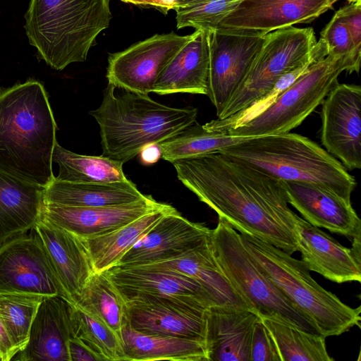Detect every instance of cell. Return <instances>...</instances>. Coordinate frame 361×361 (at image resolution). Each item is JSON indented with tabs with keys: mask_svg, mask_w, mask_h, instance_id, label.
Instances as JSON below:
<instances>
[{
	"mask_svg": "<svg viewBox=\"0 0 361 361\" xmlns=\"http://www.w3.org/2000/svg\"><path fill=\"white\" fill-rule=\"evenodd\" d=\"M178 180L234 229L292 255L298 215L282 180L221 152L172 162Z\"/></svg>",
	"mask_w": 361,
	"mask_h": 361,
	"instance_id": "6da1fadb",
	"label": "cell"
},
{
	"mask_svg": "<svg viewBox=\"0 0 361 361\" xmlns=\"http://www.w3.org/2000/svg\"><path fill=\"white\" fill-rule=\"evenodd\" d=\"M57 125L42 82L0 87V169L46 187L55 178Z\"/></svg>",
	"mask_w": 361,
	"mask_h": 361,
	"instance_id": "7a4b0ae2",
	"label": "cell"
},
{
	"mask_svg": "<svg viewBox=\"0 0 361 361\" xmlns=\"http://www.w3.org/2000/svg\"><path fill=\"white\" fill-rule=\"evenodd\" d=\"M115 88L108 83L100 106L90 114L99 126L102 155L123 164L197 121L196 108H174L128 91L117 94Z\"/></svg>",
	"mask_w": 361,
	"mask_h": 361,
	"instance_id": "3957f363",
	"label": "cell"
},
{
	"mask_svg": "<svg viewBox=\"0 0 361 361\" xmlns=\"http://www.w3.org/2000/svg\"><path fill=\"white\" fill-rule=\"evenodd\" d=\"M111 17L110 0H30L24 27L39 58L61 71L87 59Z\"/></svg>",
	"mask_w": 361,
	"mask_h": 361,
	"instance_id": "277c9868",
	"label": "cell"
},
{
	"mask_svg": "<svg viewBox=\"0 0 361 361\" xmlns=\"http://www.w3.org/2000/svg\"><path fill=\"white\" fill-rule=\"evenodd\" d=\"M282 181L313 183L350 200L357 182L317 143L286 133L250 137L219 151Z\"/></svg>",
	"mask_w": 361,
	"mask_h": 361,
	"instance_id": "5b68a950",
	"label": "cell"
},
{
	"mask_svg": "<svg viewBox=\"0 0 361 361\" xmlns=\"http://www.w3.org/2000/svg\"><path fill=\"white\" fill-rule=\"evenodd\" d=\"M243 243L263 272L325 338L360 326L361 307H351L311 276L302 260L268 243L240 232Z\"/></svg>",
	"mask_w": 361,
	"mask_h": 361,
	"instance_id": "8992f818",
	"label": "cell"
},
{
	"mask_svg": "<svg viewBox=\"0 0 361 361\" xmlns=\"http://www.w3.org/2000/svg\"><path fill=\"white\" fill-rule=\"evenodd\" d=\"M211 245L222 271L250 310L260 318L320 334L263 272L243 243L240 233L221 217L211 231Z\"/></svg>",
	"mask_w": 361,
	"mask_h": 361,
	"instance_id": "52a82bcc",
	"label": "cell"
},
{
	"mask_svg": "<svg viewBox=\"0 0 361 361\" xmlns=\"http://www.w3.org/2000/svg\"><path fill=\"white\" fill-rule=\"evenodd\" d=\"M328 55L312 27H289L269 32L246 78L217 116L222 120L245 109L283 75Z\"/></svg>",
	"mask_w": 361,
	"mask_h": 361,
	"instance_id": "ba28073f",
	"label": "cell"
},
{
	"mask_svg": "<svg viewBox=\"0 0 361 361\" xmlns=\"http://www.w3.org/2000/svg\"><path fill=\"white\" fill-rule=\"evenodd\" d=\"M344 71L352 73L345 58L327 55L312 63L262 113L222 133L249 137L289 133L323 102Z\"/></svg>",
	"mask_w": 361,
	"mask_h": 361,
	"instance_id": "9c48e42d",
	"label": "cell"
},
{
	"mask_svg": "<svg viewBox=\"0 0 361 361\" xmlns=\"http://www.w3.org/2000/svg\"><path fill=\"white\" fill-rule=\"evenodd\" d=\"M0 294L59 296L68 301L34 227L0 246Z\"/></svg>",
	"mask_w": 361,
	"mask_h": 361,
	"instance_id": "30bf717a",
	"label": "cell"
},
{
	"mask_svg": "<svg viewBox=\"0 0 361 361\" xmlns=\"http://www.w3.org/2000/svg\"><path fill=\"white\" fill-rule=\"evenodd\" d=\"M206 30L209 51L206 95L218 116L246 78L266 35L238 30Z\"/></svg>",
	"mask_w": 361,
	"mask_h": 361,
	"instance_id": "8fae6325",
	"label": "cell"
},
{
	"mask_svg": "<svg viewBox=\"0 0 361 361\" xmlns=\"http://www.w3.org/2000/svg\"><path fill=\"white\" fill-rule=\"evenodd\" d=\"M192 34H156L128 48L109 54V83L126 91L148 94L165 67L191 39Z\"/></svg>",
	"mask_w": 361,
	"mask_h": 361,
	"instance_id": "7c38bea8",
	"label": "cell"
},
{
	"mask_svg": "<svg viewBox=\"0 0 361 361\" xmlns=\"http://www.w3.org/2000/svg\"><path fill=\"white\" fill-rule=\"evenodd\" d=\"M361 87L338 84L322 102L321 141L348 171L361 168Z\"/></svg>",
	"mask_w": 361,
	"mask_h": 361,
	"instance_id": "4fadbf2b",
	"label": "cell"
},
{
	"mask_svg": "<svg viewBox=\"0 0 361 361\" xmlns=\"http://www.w3.org/2000/svg\"><path fill=\"white\" fill-rule=\"evenodd\" d=\"M126 302L128 324L135 331L205 343L209 307L198 302L151 295Z\"/></svg>",
	"mask_w": 361,
	"mask_h": 361,
	"instance_id": "5bb4252c",
	"label": "cell"
},
{
	"mask_svg": "<svg viewBox=\"0 0 361 361\" xmlns=\"http://www.w3.org/2000/svg\"><path fill=\"white\" fill-rule=\"evenodd\" d=\"M211 231L186 219L175 209L140 238L116 266H145L179 258L209 243Z\"/></svg>",
	"mask_w": 361,
	"mask_h": 361,
	"instance_id": "9a60e30c",
	"label": "cell"
},
{
	"mask_svg": "<svg viewBox=\"0 0 361 361\" xmlns=\"http://www.w3.org/2000/svg\"><path fill=\"white\" fill-rule=\"evenodd\" d=\"M332 6L331 0H240L215 29L267 35L295 24L310 23Z\"/></svg>",
	"mask_w": 361,
	"mask_h": 361,
	"instance_id": "2e32d148",
	"label": "cell"
},
{
	"mask_svg": "<svg viewBox=\"0 0 361 361\" xmlns=\"http://www.w3.org/2000/svg\"><path fill=\"white\" fill-rule=\"evenodd\" d=\"M163 205L151 195L107 207H71L44 202L41 217L81 238H89L111 233Z\"/></svg>",
	"mask_w": 361,
	"mask_h": 361,
	"instance_id": "e0dca14e",
	"label": "cell"
},
{
	"mask_svg": "<svg viewBox=\"0 0 361 361\" xmlns=\"http://www.w3.org/2000/svg\"><path fill=\"white\" fill-rule=\"evenodd\" d=\"M283 183L288 204L308 223L351 239L361 236V220L350 200L313 183Z\"/></svg>",
	"mask_w": 361,
	"mask_h": 361,
	"instance_id": "ac0fdd59",
	"label": "cell"
},
{
	"mask_svg": "<svg viewBox=\"0 0 361 361\" xmlns=\"http://www.w3.org/2000/svg\"><path fill=\"white\" fill-rule=\"evenodd\" d=\"M106 271L126 301L151 295L198 302L208 307L217 305L200 283L183 274L143 267L115 266Z\"/></svg>",
	"mask_w": 361,
	"mask_h": 361,
	"instance_id": "d6986e66",
	"label": "cell"
},
{
	"mask_svg": "<svg viewBox=\"0 0 361 361\" xmlns=\"http://www.w3.org/2000/svg\"><path fill=\"white\" fill-rule=\"evenodd\" d=\"M73 305L59 296L44 297L32 324L26 346L16 355L21 361H70L68 341L75 338Z\"/></svg>",
	"mask_w": 361,
	"mask_h": 361,
	"instance_id": "ffe728a7",
	"label": "cell"
},
{
	"mask_svg": "<svg viewBox=\"0 0 361 361\" xmlns=\"http://www.w3.org/2000/svg\"><path fill=\"white\" fill-rule=\"evenodd\" d=\"M34 228L43 242L68 301L75 305L94 273L82 239L42 217Z\"/></svg>",
	"mask_w": 361,
	"mask_h": 361,
	"instance_id": "44dd1931",
	"label": "cell"
},
{
	"mask_svg": "<svg viewBox=\"0 0 361 361\" xmlns=\"http://www.w3.org/2000/svg\"><path fill=\"white\" fill-rule=\"evenodd\" d=\"M298 251L307 268L333 282L361 281V262L351 248L298 216L295 226Z\"/></svg>",
	"mask_w": 361,
	"mask_h": 361,
	"instance_id": "7402d4cb",
	"label": "cell"
},
{
	"mask_svg": "<svg viewBox=\"0 0 361 361\" xmlns=\"http://www.w3.org/2000/svg\"><path fill=\"white\" fill-rule=\"evenodd\" d=\"M254 312L212 305L207 312L205 345L208 361H250Z\"/></svg>",
	"mask_w": 361,
	"mask_h": 361,
	"instance_id": "603a6c76",
	"label": "cell"
},
{
	"mask_svg": "<svg viewBox=\"0 0 361 361\" xmlns=\"http://www.w3.org/2000/svg\"><path fill=\"white\" fill-rule=\"evenodd\" d=\"M209 51L207 32L196 29L157 78L153 92L159 95L175 93L207 94Z\"/></svg>",
	"mask_w": 361,
	"mask_h": 361,
	"instance_id": "cb8c5ba5",
	"label": "cell"
},
{
	"mask_svg": "<svg viewBox=\"0 0 361 361\" xmlns=\"http://www.w3.org/2000/svg\"><path fill=\"white\" fill-rule=\"evenodd\" d=\"M44 188L0 169V246L40 219Z\"/></svg>",
	"mask_w": 361,
	"mask_h": 361,
	"instance_id": "d4e9b609",
	"label": "cell"
},
{
	"mask_svg": "<svg viewBox=\"0 0 361 361\" xmlns=\"http://www.w3.org/2000/svg\"><path fill=\"white\" fill-rule=\"evenodd\" d=\"M138 267L185 275L200 283L217 305L250 310L222 271L213 253L211 239L207 244L179 258Z\"/></svg>",
	"mask_w": 361,
	"mask_h": 361,
	"instance_id": "484cf974",
	"label": "cell"
},
{
	"mask_svg": "<svg viewBox=\"0 0 361 361\" xmlns=\"http://www.w3.org/2000/svg\"><path fill=\"white\" fill-rule=\"evenodd\" d=\"M130 180L108 183L54 180L44 188V202L64 206L93 207L121 205L145 199Z\"/></svg>",
	"mask_w": 361,
	"mask_h": 361,
	"instance_id": "4316f807",
	"label": "cell"
},
{
	"mask_svg": "<svg viewBox=\"0 0 361 361\" xmlns=\"http://www.w3.org/2000/svg\"><path fill=\"white\" fill-rule=\"evenodd\" d=\"M121 340L127 361H208L205 343L197 340L141 333L129 324Z\"/></svg>",
	"mask_w": 361,
	"mask_h": 361,
	"instance_id": "83f0119b",
	"label": "cell"
},
{
	"mask_svg": "<svg viewBox=\"0 0 361 361\" xmlns=\"http://www.w3.org/2000/svg\"><path fill=\"white\" fill-rule=\"evenodd\" d=\"M176 209L164 205L105 235L82 238L89 252L94 272L116 266L121 257L164 216Z\"/></svg>",
	"mask_w": 361,
	"mask_h": 361,
	"instance_id": "f1b7e54d",
	"label": "cell"
},
{
	"mask_svg": "<svg viewBox=\"0 0 361 361\" xmlns=\"http://www.w3.org/2000/svg\"><path fill=\"white\" fill-rule=\"evenodd\" d=\"M75 305L103 322L121 338L128 324L127 302L106 271L94 272L82 288Z\"/></svg>",
	"mask_w": 361,
	"mask_h": 361,
	"instance_id": "f546056e",
	"label": "cell"
},
{
	"mask_svg": "<svg viewBox=\"0 0 361 361\" xmlns=\"http://www.w3.org/2000/svg\"><path fill=\"white\" fill-rule=\"evenodd\" d=\"M58 164L55 178L71 183H108L126 182L123 164L107 157L79 154L62 147L57 142L52 157Z\"/></svg>",
	"mask_w": 361,
	"mask_h": 361,
	"instance_id": "4dcf8cb0",
	"label": "cell"
},
{
	"mask_svg": "<svg viewBox=\"0 0 361 361\" xmlns=\"http://www.w3.org/2000/svg\"><path fill=\"white\" fill-rule=\"evenodd\" d=\"M249 137L209 131L203 125L195 121L178 133L157 145L159 148L161 157L172 163L178 159L217 152Z\"/></svg>",
	"mask_w": 361,
	"mask_h": 361,
	"instance_id": "1f68e13d",
	"label": "cell"
},
{
	"mask_svg": "<svg viewBox=\"0 0 361 361\" xmlns=\"http://www.w3.org/2000/svg\"><path fill=\"white\" fill-rule=\"evenodd\" d=\"M272 336L281 361H334L329 355L325 337L283 322L261 318Z\"/></svg>",
	"mask_w": 361,
	"mask_h": 361,
	"instance_id": "d6a6232c",
	"label": "cell"
},
{
	"mask_svg": "<svg viewBox=\"0 0 361 361\" xmlns=\"http://www.w3.org/2000/svg\"><path fill=\"white\" fill-rule=\"evenodd\" d=\"M72 319L75 338L101 361L125 360L121 338L109 326L75 305Z\"/></svg>",
	"mask_w": 361,
	"mask_h": 361,
	"instance_id": "836d02e7",
	"label": "cell"
},
{
	"mask_svg": "<svg viewBox=\"0 0 361 361\" xmlns=\"http://www.w3.org/2000/svg\"><path fill=\"white\" fill-rule=\"evenodd\" d=\"M44 298L37 295L0 294V317L18 353L28 343L32 324Z\"/></svg>",
	"mask_w": 361,
	"mask_h": 361,
	"instance_id": "e575fe53",
	"label": "cell"
},
{
	"mask_svg": "<svg viewBox=\"0 0 361 361\" xmlns=\"http://www.w3.org/2000/svg\"><path fill=\"white\" fill-rule=\"evenodd\" d=\"M240 0H209L196 5L178 8V29L192 27L195 29H215L221 18L232 10Z\"/></svg>",
	"mask_w": 361,
	"mask_h": 361,
	"instance_id": "d590c367",
	"label": "cell"
},
{
	"mask_svg": "<svg viewBox=\"0 0 361 361\" xmlns=\"http://www.w3.org/2000/svg\"><path fill=\"white\" fill-rule=\"evenodd\" d=\"M319 40L326 46L328 55L345 58L352 72L359 73L361 51L355 49L346 24L337 12L321 32Z\"/></svg>",
	"mask_w": 361,
	"mask_h": 361,
	"instance_id": "8d00e7d4",
	"label": "cell"
},
{
	"mask_svg": "<svg viewBox=\"0 0 361 361\" xmlns=\"http://www.w3.org/2000/svg\"><path fill=\"white\" fill-rule=\"evenodd\" d=\"M250 361H281L274 341L260 317L253 330Z\"/></svg>",
	"mask_w": 361,
	"mask_h": 361,
	"instance_id": "74e56055",
	"label": "cell"
},
{
	"mask_svg": "<svg viewBox=\"0 0 361 361\" xmlns=\"http://www.w3.org/2000/svg\"><path fill=\"white\" fill-rule=\"evenodd\" d=\"M336 12L345 23L355 49L361 51V2L349 3Z\"/></svg>",
	"mask_w": 361,
	"mask_h": 361,
	"instance_id": "f35d334b",
	"label": "cell"
},
{
	"mask_svg": "<svg viewBox=\"0 0 361 361\" xmlns=\"http://www.w3.org/2000/svg\"><path fill=\"white\" fill-rule=\"evenodd\" d=\"M70 361H101L84 343L76 338L68 341Z\"/></svg>",
	"mask_w": 361,
	"mask_h": 361,
	"instance_id": "ab89813d",
	"label": "cell"
},
{
	"mask_svg": "<svg viewBox=\"0 0 361 361\" xmlns=\"http://www.w3.org/2000/svg\"><path fill=\"white\" fill-rule=\"evenodd\" d=\"M18 353L11 343L0 317V354L2 361H10Z\"/></svg>",
	"mask_w": 361,
	"mask_h": 361,
	"instance_id": "60d3db41",
	"label": "cell"
},
{
	"mask_svg": "<svg viewBox=\"0 0 361 361\" xmlns=\"http://www.w3.org/2000/svg\"><path fill=\"white\" fill-rule=\"evenodd\" d=\"M126 3H130L137 6H148L154 7L161 12L167 13L173 9V0H121Z\"/></svg>",
	"mask_w": 361,
	"mask_h": 361,
	"instance_id": "b9f144b4",
	"label": "cell"
},
{
	"mask_svg": "<svg viewBox=\"0 0 361 361\" xmlns=\"http://www.w3.org/2000/svg\"><path fill=\"white\" fill-rule=\"evenodd\" d=\"M142 160L147 164H152L161 158V152L157 145H152L145 147L141 152Z\"/></svg>",
	"mask_w": 361,
	"mask_h": 361,
	"instance_id": "7bdbcfd3",
	"label": "cell"
},
{
	"mask_svg": "<svg viewBox=\"0 0 361 361\" xmlns=\"http://www.w3.org/2000/svg\"><path fill=\"white\" fill-rule=\"evenodd\" d=\"M209 0H173V9L183 8L201 4Z\"/></svg>",
	"mask_w": 361,
	"mask_h": 361,
	"instance_id": "ee69618b",
	"label": "cell"
},
{
	"mask_svg": "<svg viewBox=\"0 0 361 361\" xmlns=\"http://www.w3.org/2000/svg\"><path fill=\"white\" fill-rule=\"evenodd\" d=\"M332 4H334L337 0H331ZM349 3H357L361 2V0H348Z\"/></svg>",
	"mask_w": 361,
	"mask_h": 361,
	"instance_id": "f6af8a7d",
	"label": "cell"
},
{
	"mask_svg": "<svg viewBox=\"0 0 361 361\" xmlns=\"http://www.w3.org/2000/svg\"><path fill=\"white\" fill-rule=\"evenodd\" d=\"M0 361H2L1 354H0Z\"/></svg>",
	"mask_w": 361,
	"mask_h": 361,
	"instance_id": "bcb514c9",
	"label": "cell"
}]
</instances>
